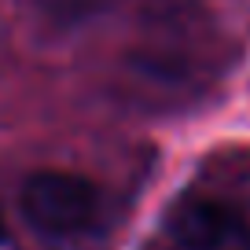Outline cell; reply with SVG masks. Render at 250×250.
Masks as SVG:
<instances>
[{
	"instance_id": "cell-2",
	"label": "cell",
	"mask_w": 250,
	"mask_h": 250,
	"mask_svg": "<svg viewBox=\"0 0 250 250\" xmlns=\"http://www.w3.org/2000/svg\"><path fill=\"white\" fill-rule=\"evenodd\" d=\"M169 235L180 250H250V225L221 199L188 195L169 210Z\"/></svg>"
},
{
	"instance_id": "cell-3",
	"label": "cell",
	"mask_w": 250,
	"mask_h": 250,
	"mask_svg": "<svg viewBox=\"0 0 250 250\" xmlns=\"http://www.w3.org/2000/svg\"><path fill=\"white\" fill-rule=\"evenodd\" d=\"M0 239H4V217H0Z\"/></svg>"
},
{
	"instance_id": "cell-1",
	"label": "cell",
	"mask_w": 250,
	"mask_h": 250,
	"mask_svg": "<svg viewBox=\"0 0 250 250\" xmlns=\"http://www.w3.org/2000/svg\"><path fill=\"white\" fill-rule=\"evenodd\" d=\"M22 217L44 235H78L100 213V191L78 173L44 169L22 184Z\"/></svg>"
}]
</instances>
